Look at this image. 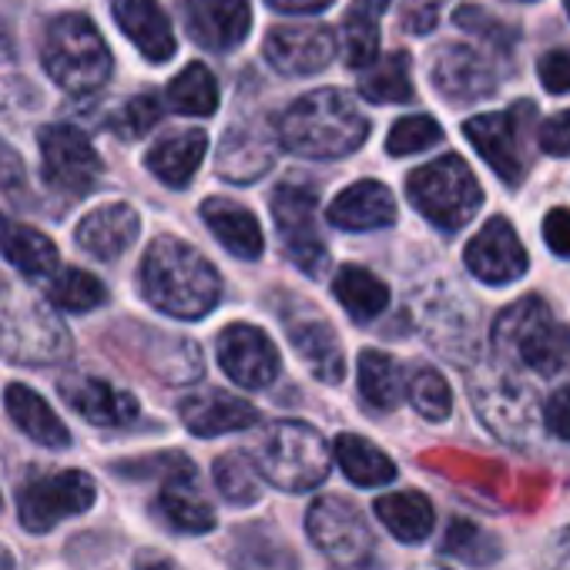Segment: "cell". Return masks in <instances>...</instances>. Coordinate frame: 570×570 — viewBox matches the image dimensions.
Returning <instances> with one entry per match:
<instances>
[{
  "mask_svg": "<svg viewBox=\"0 0 570 570\" xmlns=\"http://www.w3.org/2000/svg\"><path fill=\"white\" fill-rule=\"evenodd\" d=\"M141 293L165 316L202 320L222 299V275L198 248L165 235L141 258Z\"/></svg>",
  "mask_w": 570,
  "mask_h": 570,
  "instance_id": "cell-1",
  "label": "cell"
},
{
  "mask_svg": "<svg viewBox=\"0 0 570 570\" xmlns=\"http://www.w3.org/2000/svg\"><path fill=\"white\" fill-rule=\"evenodd\" d=\"M275 135L303 158H346L370 138V118L346 91L323 88L285 108Z\"/></svg>",
  "mask_w": 570,
  "mask_h": 570,
  "instance_id": "cell-2",
  "label": "cell"
},
{
  "mask_svg": "<svg viewBox=\"0 0 570 570\" xmlns=\"http://www.w3.org/2000/svg\"><path fill=\"white\" fill-rule=\"evenodd\" d=\"M490 343L500 363H517L537 376H557L570 366V326L540 296L507 306L490 330Z\"/></svg>",
  "mask_w": 570,
  "mask_h": 570,
  "instance_id": "cell-3",
  "label": "cell"
},
{
  "mask_svg": "<svg viewBox=\"0 0 570 570\" xmlns=\"http://www.w3.org/2000/svg\"><path fill=\"white\" fill-rule=\"evenodd\" d=\"M41 61L68 95H95L111 78L108 45L85 14H61L48 24Z\"/></svg>",
  "mask_w": 570,
  "mask_h": 570,
  "instance_id": "cell-4",
  "label": "cell"
},
{
  "mask_svg": "<svg viewBox=\"0 0 570 570\" xmlns=\"http://www.w3.org/2000/svg\"><path fill=\"white\" fill-rule=\"evenodd\" d=\"M255 466L262 473V480H268L272 487L285 490V493H306L313 487H320L330 476V446L323 440V433L309 423L299 420H278L272 423Z\"/></svg>",
  "mask_w": 570,
  "mask_h": 570,
  "instance_id": "cell-5",
  "label": "cell"
},
{
  "mask_svg": "<svg viewBox=\"0 0 570 570\" xmlns=\"http://www.w3.org/2000/svg\"><path fill=\"white\" fill-rule=\"evenodd\" d=\"M470 400L476 406V416L483 426L507 440V443H527L540 423V406L533 386H527L513 366L493 360H483L470 376Z\"/></svg>",
  "mask_w": 570,
  "mask_h": 570,
  "instance_id": "cell-6",
  "label": "cell"
},
{
  "mask_svg": "<svg viewBox=\"0 0 570 570\" xmlns=\"http://www.w3.org/2000/svg\"><path fill=\"white\" fill-rule=\"evenodd\" d=\"M413 208L443 232L463 228L483 205V188L460 155H443L406 178Z\"/></svg>",
  "mask_w": 570,
  "mask_h": 570,
  "instance_id": "cell-7",
  "label": "cell"
},
{
  "mask_svg": "<svg viewBox=\"0 0 570 570\" xmlns=\"http://www.w3.org/2000/svg\"><path fill=\"white\" fill-rule=\"evenodd\" d=\"M306 530L336 570H370L376 560L370 523L343 497H320L306 513Z\"/></svg>",
  "mask_w": 570,
  "mask_h": 570,
  "instance_id": "cell-8",
  "label": "cell"
},
{
  "mask_svg": "<svg viewBox=\"0 0 570 570\" xmlns=\"http://www.w3.org/2000/svg\"><path fill=\"white\" fill-rule=\"evenodd\" d=\"M71 336L45 303H21L0 313V356L18 366H51L68 360Z\"/></svg>",
  "mask_w": 570,
  "mask_h": 570,
  "instance_id": "cell-9",
  "label": "cell"
},
{
  "mask_svg": "<svg viewBox=\"0 0 570 570\" xmlns=\"http://www.w3.org/2000/svg\"><path fill=\"white\" fill-rule=\"evenodd\" d=\"M537 118L533 101H517L497 115H476L463 125L466 141L480 151V158L510 185L517 188L527 175V135Z\"/></svg>",
  "mask_w": 570,
  "mask_h": 570,
  "instance_id": "cell-10",
  "label": "cell"
},
{
  "mask_svg": "<svg viewBox=\"0 0 570 570\" xmlns=\"http://www.w3.org/2000/svg\"><path fill=\"white\" fill-rule=\"evenodd\" d=\"M316 191L309 185H293L285 181L272 191L268 208L275 218V228L282 235V245L289 252V258L306 268L309 275H323L330 252L320 235V218H316Z\"/></svg>",
  "mask_w": 570,
  "mask_h": 570,
  "instance_id": "cell-11",
  "label": "cell"
},
{
  "mask_svg": "<svg viewBox=\"0 0 570 570\" xmlns=\"http://www.w3.org/2000/svg\"><path fill=\"white\" fill-rule=\"evenodd\" d=\"M91 503H95V480L85 470L35 476L18 493V513L24 530L31 533H48L61 520L85 513Z\"/></svg>",
  "mask_w": 570,
  "mask_h": 570,
  "instance_id": "cell-12",
  "label": "cell"
},
{
  "mask_svg": "<svg viewBox=\"0 0 570 570\" xmlns=\"http://www.w3.org/2000/svg\"><path fill=\"white\" fill-rule=\"evenodd\" d=\"M420 330L443 356L466 363L476 353V306L456 285H436L416 303Z\"/></svg>",
  "mask_w": 570,
  "mask_h": 570,
  "instance_id": "cell-13",
  "label": "cell"
},
{
  "mask_svg": "<svg viewBox=\"0 0 570 570\" xmlns=\"http://www.w3.org/2000/svg\"><path fill=\"white\" fill-rule=\"evenodd\" d=\"M41 161L48 185L65 195H88L105 171L101 155L75 125L41 128Z\"/></svg>",
  "mask_w": 570,
  "mask_h": 570,
  "instance_id": "cell-14",
  "label": "cell"
},
{
  "mask_svg": "<svg viewBox=\"0 0 570 570\" xmlns=\"http://www.w3.org/2000/svg\"><path fill=\"white\" fill-rule=\"evenodd\" d=\"M218 366L245 390H268L282 370L275 343L252 323H232L218 333Z\"/></svg>",
  "mask_w": 570,
  "mask_h": 570,
  "instance_id": "cell-15",
  "label": "cell"
},
{
  "mask_svg": "<svg viewBox=\"0 0 570 570\" xmlns=\"http://www.w3.org/2000/svg\"><path fill=\"white\" fill-rule=\"evenodd\" d=\"M265 58L285 78H309L336 58V35L326 24H278L265 35Z\"/></svg>",
  "mask_w": 570,
  "mask_h": 570,
  "instance_id": "cell-16",
  "label": "cell"
},
{
  "mask_svg": "<svg viewBox=\"0 0 570 570\" xmlns=\"http://www.w3.org/2000/svg\"><path fill=\"white\" fill-rule=\"evenodd\" d=\"M463 262H466V268H470L480 282H487V285H510V282H517V278L527 272L530 255H527V248L520 245L513 225H510L507 218L497 215V218H490V222L470 238V245H466V252H463Z\"/></svg>",
  "mask_w": 570,
  "mask_h": 570,
  "instance_id": "cell-17",
  "label": "cell"
},
{
  "mask_svg": "<svg viewBox=\"0 0 570 570\" xmlns=\"http://www.w3.org/2000/svg\"><path fill=\"white\" fill-rule=\"evenodd\" d=\"M185 28L205 51H235L248 28L252 8L248 0H185Z\"/></svg>",
  "mask_w": 570,
  "mask_h": 570,
  "instance_id": "cell-18",
  "label": "cell"
},
{
  "mask_svg": "<svg viewBox=\"0 0 570 570\" xmlns=\"http://www.w3.org/2000/svg\"><path fill=\"white\" fill-rule=\"evenodd\" d=\"M433 88L463 105V101H483L497 91V75L493 68L466 45H450L433 58Z\"/></svg>",
  "mask_w": 570,
  "mask_h": 570,
  "instance_id": "cell-19",
  "label": "cell"
},
{
  "mask_svg": "<svg viewBox=\"0 0 570 570\" xmlns=\"http://www.w3.org/2000/svg\"><path fill=\"white\" fill-rule=\"evenodd\" d=\"M158 503H161L168 523L181 533H208L215 527V510L198 487V473L181 456H175L168 476L161 480Z\"/></svg>",
  "mask_w": 570,
  "mask_h": 570,
  "instance_id": "cell-20",
  "label": "cell"
},
{
  "mask_svg": "<svg viewBox=\"0 0 570 570\" xmlns=\"http://www.w3.org/2000/svg\"><path fill=\"white\" fill-rule=\"evenodd\" d=\"M272 161H275V138L265 125H255V121L228 128L215 158L218 175L235 185L262 178L272 168Z\"/></svg>",
  "mask_w": 570,
  "mask_h": 570,
  "instance_id": "cell-21",
  "label": "cell"
},
{
  "mask_svg": "<svg viewBox=\"0 0 570 570\" xmlns=\"http://www.w3.org/2000/svg\"><path fill=\"white\" fill-rule=\"evenodd\" d=\"M58 393L75 413H81L95 426H125L138 416V400L98 376H65Z\"/></svg>",
  "mask_w": 570,
  "mask_h": 570,
  "instance_id": "cell-22",
  "label": "cell"
},
{
  "mask_svg": "<svg viewBox=\"0 0 570 570\" xmlns=\"http://www.w3.org/2000/svg\"><path fill=\"white\" fill-rule=\"evenodd\" d=\"M330 225L343 232H373L396 222V198L383 181H356L333 198L326 208Z\"/></svg>",
  "mask_w": 570,
  "mask_h": 570,
  "instance_id": "cell-23",
  "label": "cell"
},
{
  "mask_svg": "<svg viewBox=\"0 0 570 570\" xmlns=\"http://www.w3.org/2000/svg\"><path fill=\"white\" fill-rule=\"evenodd\" d=\"M138 232H141L138 212L131 205H125V202H115V205H101V208L88 212L81 218L75 238L88 255H95L101 262H111V258L125 255L135 245Z\"/></svg>",
  "mask_w": 570,
  "mask_h": 570,
  "instance_id": "cell-24",
  "label": "cell"
},
{
  "mask_svg": "<svg viewBox=\"0 0 570 570\" xmlns=\"http://www.w3.org/2000/svg\"><path fill=\"white\" fill-rule=\"evenodd\" d=\"M181 423L195 436H222L258 423V410L225 390H198L181 403Z\"/></svg>",
  "mask_w": 570,
  "mask_h": 570,
  "instance_id": "cell-25",
  "label": "cell"
},
{
  "mask_svg": "<svg viewBox=\"0 0 570 570\" xmlns=\"http://www.w3.org/2000/svg\"><path fill=\"white\" fill-rule=\"evenodd\" d=\"M111 11L118 28L151 65H165L175 55V31L158 0H115Z\"/></svg>",
  "mask_w": 570,
  "mask_h": 570,
  "instance_id": "cell-26",
  "label": "cell"
},
{
  "mask_svg": "<svg viewBox=\"0 0 570 570\" xmlns=\"http://www.w3.org/2000/svg\"><path fill=\"white\" fill-rule=\"evenodd\" d=\"M202 218L208 232L235 255V258H258L265 252V235L258 218L232 198H208L202 202Z\"/></svg>",
  "mask_w": 570,
  "mask_h": 570,
  "instance_id": "cell-27",
  "label": "cell"
},
{
  "mask_svg": "<svg viewBox=\"0 0 570 570\" xmlns=\"http://www.w3.org/2000/svg\"><path fill=\"white\" fill-rule=\"evenodd\" d=\"M0 252H4V258L14 268H21L28 278H48L61 265L58 245L45 232H38L4 212H0Z\"/></svg>",
  "mask_w": 570,
  "mask_h": 570,
  "instance_id": "cell-28",
  "label": "cell"
},
{
  "mask_svg": "<svg viewBox=\"0 0 570 570\" xmlns=\"http://www.w3.org/2000/svg\"><path fill=\"white\" fill-rule=\"evenodd\" d=\"M289 343L299 353V360L309 366V373L323 383H343L346 376V353L336 336V330L323 320H303L289 326Z\"/></svg>",
  "mask_w": 570,
  "mask_h": 570,
  "instance_id": "cell-29",
  "label": "cell"
},
{
  "mask_svg": "<svg viewBox=\"0 0 570 570\" xmlns=\"http://www.w3.org/2000/svg\"><path fill=\"white\" fill-rule=\"evenodd\" d=\"M205 151H208L205 131H198V128H191V131H175V135L161 138V141L145 155V165H148V171H151L158 181H165L168 188H185V185L195 178V171H198Z\"/></svg>",
  "mask_w": 570,
  "mask_h": 570,
  "instance_id": "cell-30",
  "label": "cell"
},
{
  "mask_svg": "<svg viewBox=\"0 0 570 570\" xmlns=\"http://www.w3.org/2000/svg\"><path fill=\"white\" fill-rule=\"evenodd\" d=\"M4 406L11 413V420L21 426V433H28L35 443L48 446V450H65L71 446V433L65 426V420L45 403V396H38L31 386L24 383H11L4 393Z\"/></svg>",
  "mask_w": 570,
  "mask_h": 570,
  "instance_id": "cell-31",
  "label": "cell"
},
{
  "mask_svg": "<svg viewBox=\"0 0 570 570\" xmlns=\"http://www.w3.org/2000/svg\"><path fill=\"white\" fill-rule=\"evenodd\" d=\"M376 517L380 523L400 540V543H423L433 533L436 513L430 497H423L420 490H396L376 500Z\"/></svg>",
  "mask_w": 570,
  "mask_h": 570,
  "instance_id": "cell-32",
  "label": "cell"
},
{
  "mask_svg": "<svg viewBox=\"0 0 570 570\" xmlns=\"http://www.w3.org/2000/svg\"><path fill=\"white\" fill-rule=\"evenodd\" d=\"M390 8V0H353L343 21V51L346 65L366 71L380 58V21Z\"/></svg>",
  "mask_w": 570,
  "mask_h": 570,
  "instance_id": "cell-33",
  "label": "cell"
},
{
  "mask_svg": "<svg viewBox=\"0 0 570 570\" xmlns=\"http://www.w3.org/2000/svg\"><path fill=\"white\" fill-rule=\"evenodd\" d=\"M333 296L356 323H373L390 306L386 282L363 265H343L333 278Z\"/></svg>",
  "mask_w": 570,
  "mask_h": 570,
  "instance_id": "cell-34",
  "label": "cell"
},
{
  "mask_svg": "<svg viewBox=\"0 0 570 570\" xmlns=\"http://www.w3.org/2000/svg\"><path fill=\"white\" fill-rule=\"evenodd\" d=\"M232 567L235 570H299L293 547L268 527H245L235 533L232 543Z\"/></svg>",
  "mask_w": 570,
  "mask_h": 570,
  "instance_id": "cell-35",
  "label": "cell"
},
{
  "mask_svg": "<svg viewBox=\"0 0 570 570\" xmlns=\"http://www.w3.org/2000/svg\"><path fill=\"white\" fill-rule=\"evenodd\" d=\"M340 470L356 483V487H386L396 480V463L366 436L360 433H343L333 446Z\"/></svg>",
  "mask_w": 570,
  "mask_h": 570,
  "instance_id": "cell-36",
  "label": "cell"
},
{
  "mask_svg": "<svg viewBox=\"0 0 570 570\" xmlns=\"http://www.w3.org/2000/svg\"><path fill=\"white\" fill-rule=\"evenodd\" d=\"M360 393L373 410H396L406 396V373L403 366L380 350L360 353Z\"/></svg>",
  "mask_w": 570,
  "mask_h": 570,
  "instance_id": "cell-37",
  "label": "cell"
},
{
  "mask_svg": "<svg viewBox=\"0 0 570 570\" xmlns=\"http://www.w3.org/2000/svg\"><path fill=\"white\" fill-rule=\"evenodd\" d=\"M360 95L376 105H406L413 101V78H410V55L393 51L386 58H376L360 75Z\"/></svg>",
  "mask_w": 570,
  "mask_h": 570,
  "instance_id": "cell-38",
  "label": "cell"
},
{
  "mask_svg": "<svg viewBox=\"0 0 570 570\" xmlns=\"http://www.w3.org/2000/svg\"><path fill=\"white\" fill-rule=\"evenodd\" d=\"M168 108L191 118H208L218 111V85L215 75L205 65H188L171 85H168Z\"/></svg>",
  "mask_w": 570,
  "mask_h": 570,
  "instance_id": "cell-39",
  "label": "cell"
},
{
  "mask_svg": "<svg viewBox=\"0 0 570 570\" xmlns=\"http://www.w3.org/2000/svg\"><path fill=\"white\" fill-rule=\"evenodd\" d=\"M48 303L65 313H91L108 303L105 282L85 268H65L48 285Z\"/></svg>",
  "mask_w": 570,
  "mask_h": 570,
  "instance_id": "cell-40",
  "label": "cell"
},
{
  "mask_svg": "<svg viewBox=\"0 0 570 570\" xmlns=\"http://www.w3.org/2000/svg\"><path fill=\"white\" fill-rule=\"evenodd\" d=\"M215 487L218 493L235 503V507H248L262 497V473L255 466V456L242 453V450H228L215 460Z\"/></svg>",
  "mask_w": 570,
  "mask_h": 570,
  "instance_id": "cell-41",
  "label": "cell"
},
{
  "mask_svg": "<svg viewBox=\"0 0 570 570\" xmlns=\"http://www.w3.org/2000/svg\"><path fill=\"white\" fill-rule=\"evenodd\" d=\"M443 553L460 563H470V567H490L500 557V543L480 523L456 517V520H450V527L443 533Z\"/></svg>",
  "mask_w": 570,
  "mask_h": 570,
  "instance_id": "cell-42",
  "label": "cell"
},
{
  "mask_svg": "<svg viewBox=\"0 0 570 570\" xmlns=\"http://www.w3.org/2000/svg\"><path fill=\"white\" fill-rule=\"evenodd\" d=\"M406 396L413 410L430 423H443L453 413V393L433 366H416L406 376Z\"/></svg>",
  "mask_w": 570,
  "mask_h": 570,
  "instance_id": "cell-43",
  "label": "cell"
},
{
  "mask_svg": "<svg viewBox=\"0 0 570 570\" xmlns=\"http://www.w3.org/2000/svg\"><path fill=\"white\" fill-rule=\"evenodd\" d=\"M436 141H443V128L436 125V118H430V115H410V118H400L390 128L386 151L396 155V158H406V155H416V151L433 148Z\"/></svg>",
  "mask_w": 570,
  "mask_h": 570,
  "instance_id": "cell-44",
  "label": "cell"
},
{
  "mask_svg": "<svg viewBox=\"0 0 570 570\" xmlns=\"http://www.w3.org/2000/svg\"><path fill=\"white\" fill-rule=\"evenodd\" d=\"M161 111H165V105H161L155 95H138V98H131V101L111 118V128H115L125 141H131V138L148 135V131L161 121Z\"/></svg>",
  "mask_w": 570,
  "mask_h": 570,
  "instance_id": "cell-45",
  "label": "cell"
},
{
  "mask_svg": "<svg viewBox=\"0 0 570 570\" xmlns=\"http://www.w3.org/2000/svg\"><path fill=\"white\" fill-rule=\"evenodd\" d=\"M453 21H456V28H463V31H470L476 38H487L493 45L510 48V41H513V31H507L503 24H497V18H490L483 8H470V4L466 8H456Z\"/></svg>",
  "mask_w": 570,
  "mask_h": 570,
  "instance_id": "cell-46",
  "label": "cell"
},
{
  "mask_svg": "<svg viewBox=\"0 0 570 570\" xmlns=\"http://www.w3.org/2000/svg\"><path fill=\"white\" fill-rule=\"evenodd\" d=\"M540 423L547 426V433L570 443V383L550 393V400L540 406Z\"/></svg>",
  "mask_w": 570,
  "mask_h": 570,
  "instance_id": "cell-47",
  "label": "cell"
},
{
  "mask_svg": "<svg viewBox=\"0 0 570 570\" xmlns=\"http://www.w3.org/2000/svg\"><path fill=\"white\" fill-rule=\"evenodd\" d=\"M537 75L550 95H567L570 91V51H547L537 61Z\"/></svg>",
  "mask_w": 570,
  "mask_h": 570,
  "instance_id": "cell-48",
  "label": "cell"
},
{
  "mask_svg": "<svg viewBox=\"0 0 570 570\" xmlns=\"http://www.w3.org/2000/svg\"><path fill=\"white\" fill-rule=\"evenodd\" d=\"M537 138H540V148H543L547 155L570 158V108L560 111V115H553V118H547V121L540 125Z\"/></svg>",
  "mask_w": 570,
  "mask_h": 570,
  "instance_id": "cell-49",
  "label": "cell"
},
{
  "mask_svg": "<svg viewBox=\"0 0 570 570\" xmlns=\"http://www.w3.org/2000/svg\"><path fill=\"white\" fill-rule=\"evenodd\" d=\"M543 242L553 255L570 258V208H553L543 218Z\"/></svg>",
  "mask_w": 570,
  "mask_h": 570,
  "instance_id": "cell-50",
  "label": "cell"
},
{
  "mask_svg": "<svg viewBox=\"0 0 570 570\" xmlns=\"http://www.w3.org/2000/svg\"><path fill=\"white\" fill-rule=\"evenodd\" d=\"M24 158L8 145V141H0V198L4 195H18L24 188Z\"/></svg>",
  "mask_w": 570,
  "mask_h": 570,
  "instance_id": "cell-51",
  "label": "cell"
},
{
  "mask_svg": "<svg viewBox=\"0 0 570 570\" xmlns=\"http://www.w3.org/2000/svg\"><path fill=\"white\" fill-rule=\"evenodd\" d=\"M268 4L285 14H320L333 4V0H268Z\"/></svg>",
  "mask_w": 570,
  "mask_h": 570,
  "instance_id": "cell-52",
  "label": "cell"
},
{
  "mask_svg": "<svg viewBox=\"0 0 570 570\" xmlns=\"http://www.w3.org/2000/svg\"><path fill=\"white\" fill-rule=\"evenodd\" d=\"M553 567L557 570H570V527H563L557 537H553Z\"/></svg>",
  "mask_w": 570,
  "mask_h": 570,
  "instance_id": "cell-53",
  "label": "cell"
},
{
  "mask_svg": "<svg viewBox=\"0 0 570 570\" xmlns=\"http://www.w3.org/2000/svg\"><path fill=\"white\" fill-rule=\"evenodd\" d=\"M138 570H181V567L175 560H168V557L145 553V557H138Z\"/></svg>",
  "mask_w": 570,
  "mask_h": 570,
  "instance_id": "cell-54",
  "label": "cell"
},
{
  "mask_svg": "<svg viewBox=\"0 0 570 570\" xmlns=\"http://www.w3.org/2000/svg\"><path fill=\"white\" fill-rule=\"evenodd\" d=\"M14 55V48H11V35H8V28L0 24V61H8Z\"/></svg>",
  "mask_w": 570,
  "mask_h": 570,
  "instance_id": "cell-55",
  "label": "cell"
},
{
  "mask_svg": "<svg viewBox=\"0 0 570 570\" xmlns=\"http://www.w3.org/2000/svg\"><path fill=\"white\" fill-rule=\"evenodd\" d=\"M0 570H14V553L0 543Z\"/></svg>",
  "mask_w": 570,
  "mask_h": 570,
  "instance_id": "cell-56",
  "label": "cell"
},
{
  "mask_svg": "<svg viewBox=\"0 0 570 570\" xmlns=\"http://www.w3.org/2000/svg\"><path fill=\"white\" fill-rule=\"evenodd\" d=\"M423 570H446V567H436V563H426Z\"/></svg>",
  "mask_w": 570,
  "mask_h": 570,
  "instance_id": "cell-57",
  "label": "cell"
},
{
  "mask_svg": "<svg viewBox=\"0 0 570 570\" xmlns=\"http://www.w3.org/2000/svg\"><path fill=\"white\" fill-rule=\"evenodd\" d=\"M563 8H567V14H570V0H563Z\"/></svg>",
  "mask_w": 570,
  "mask_h": 570,
  "instance_id": "cell-58",
  "label": "cell"
},
{
  "mask_svg": "<svg viewBox=\"0 0 570 570\" xmlns=\"http://www.w3.org/2000/svg\"><path fill=\"white\" fill-rule=\"evenodd\" d=\"M0 293H4V282H0Z\"/></svg>",
  "mask_w": 570,
  "mask_h": 570,
  "instance_id": "cell-59",
  "label": "cell"
},
{
  "mask_svg": "<svg viewBox=\"0 0 570 570\" xmlns=\"http://www.w3.org/2000/svg\"><path fill=\"white\" fill-rule=\"evenodd\" d=\"M523 4H527V0H523Z\"/></svg>",
  "mask_w": 570,
  "mask_h": 570,
  "instance_id": "cell-60",
  "label": "cell"
}]
</instances>
